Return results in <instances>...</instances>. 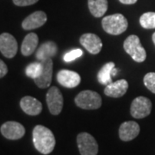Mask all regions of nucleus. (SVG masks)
I'll use <instances>...</instances> for the list:
<instances>
[{"mask_svg": "<svg viewBox=\"0 0 155 155\" xmlns=\"http://www.w3.org/2000/svg\"><path fill=\"white\" fill-rule=\"evenodd\" d=\"M33 143L36 150L42 154H48L55 147V138L49 128L37 125L33 129Z\"/></svg>", "mask_w": 155, "mask_h": 155, "instance_id": "nucleus-1", "label": "nucleus"}, {"mask_svg": "<svg viewBox=\"0 0 155 155\" xmlns=\"http://www.w3.org/2000/svg\"><path fill=\"white\" fill-rule=\"evenodd\" d=\"M127 20L122 14H114L104 17L102 20V26L104 31L112 35H118L125 32L127 28Z\"/></svg>", "mask_w": 155, "mask_h": 155, "instance_id": "nucleus-2", "label": "nucleus"}, {"mask_svg": "<svg viewBox=\"0 0 155 155\" xmlns=\"http://www.w3.org/2000/svg\"><path fill=\"white\" fill-rule=\"evenodd\" d=\"M75 104L83 110H97L102 105V98L97 92L93 91H83L75 97Z\"/></svg>", "mask_w": 155, "mask_h": 155, "instance_id": "nucleus-3", "label": "nucleus"}, {"mask_svg": "<svg viewBox=\"0 0 155 155\" xmlns=\"http://www.w3.org/2000/svg\"><path fill=\"white\" fill-rule=\"evenodd\" d=\"M123 48L126 53L132 57L136 62H143L147 58L146 50L142 47L140 41L137 35H129L123 42Z\"/></svg>", "mask_w": 155, "mask_h": 155, "instance_id": "nucleus-4", "label": "nucleus"}, {"mask_svg": "<svg viewBox=\"0 0 155 155\" xmlns=\"http://www.w3.org/2000/svg\"><path fill=\"white\" fill-rule=\"evenodd\" d=\"M77 143L81 155H97L98 145L91 134L86 132L78 134Z\"/></svg>", "mask_w": 155, "mask_h": 155, "instance_id": "nucleus-5", "label": "nucleus"}, {"mask_svg": "<svg viewBox=\"0 0 155 155\" xmlns=\"http://www.w3.org/2000/svg\"><path fill=\"white\" fill-rule=\"evenodd\" d=\"M151 110L152 102L145 97H138L134 98L130 107V114L136 119H141L149 116Z\"/></svg>", "mask_w": 155, "mask_h": 155, "instance_id": "nucleus-6", "label": "nucleus"}, {"mask_svg": "<svg viewBox=\"0 0 155 155\" xmlns=\"http://www.w3.org/2000/svg\"><path fill=\"white\" fill-rule=\"evenodd\" d=\"M46 101L50 113L52 115L58 116L62 110L64 104L63 96L61 91L56 86H52L47 93Z\"/></svg>", "mask_w": 155, "mask_h": 155, "instance_id": "nucleus-7", "label": "nucleus"}, {"mask_svg": "<svg viewBox=\"0 0 155 155\" xmlns=\"http://www.w3.org/2000/svg\"><path fill=\"white\" fill-rule=\"evenodd\" d=\"M17 41L15 37L9 33L0 35V52L6 58H13L17 53Z\"/></svg>", "mask_w": 155, "mask_h": 155, "instance_id": "nucleus-8", "label": "nucleus"}, {"mask_svg": "<svg viewBox=\"0 0 155 155\" xmlns=\"http://www.w3.org/2000/svg\"><path fill=\"white\" fill-rule=\"evenodd\" d=\"M1 134L8 140H19L25 134V128L21 123L17 122H5L0 128Z\"/></svg>", "mask_w": 155, "mask_h": 155, "instance_id": "nucleus-9", "label": "nucleus"}, {"mask_svg": "<svg viewBox=\"0 0 155 155\" xmlns=\"http://www.w3.org/2000/svg\"><path fill=\"white\" fill-rule=\"evenodd\" d=\"M79 41L85 49L91 54H97L103 47L101 39L95 34H84L79 39Z\"/></svg>", "mask_w": 155, "mask_h": 155, "instance_id": "nucleus-10", "label": "nucleus"}, {"mask_svg": "<svg viewBox=\"0 0 155 155\" xmlns=\"http://www.w3.org/2000/svg\"><path fill=\"white\" fill-rule=\"evenodd\" d=\"M57 81L64 87L74 88L80 84L81 78L76 72L70 70H61L57 73Z\"/></svg>", "mask_w": 155, "mask_h": 155, "instance_id": "nucleus-11", "label": "nucleus"}, {"mask_svg": "<svg viewBox=\"0 0 155 155\" xmlns=\"http://www.w3.org/2000/svg\"><path fill=\"white\" fill-rule=\"evenodd\" d=\"M43 65V70L41 76L35 80V84L39 88L45 89L48 87L52 82V76H53V61L52 59H47L41 61Z\"/></svg>", "mask_w": 155, "mask_h": 155, "instance_id": "nucleus-12", "label": "nucleus"}, {"mask_svg": "<svg viewBox=\"0 0 155 155\" xmlns=\"http://www.w3.org/2000/svg\"><path fill=\"white\" fill-rule=\"evenodd\" d=\"M47 14L43 11H35L26 17L22 23V27L25 30H31L43 26L47 22Z\"/></svg>", "mask_w": 155, "mask_h": 155, "instance_id": "nucleus-13", "label": "nucleus"}, {"mask_svg": "<svg viewBox=\"0 0 155 155\" xmlns=\"http://www.w3.org/2000/svg\"><path fill=\"white\" fill-rule=\"evenodd\" d=\"M140 130L137 122L134 121L123 122L119 127V137L122 141H130L138 136Z\"/></svg>", "mask_w": 155, "mask_h": 155, "instance_id": "nucleus-14", "label": "nucleus"}, {"mask_svg": "<svg viewBox=\"0 0 155 155\" xmlns=\"http://www.w3.org/2000/svg\"><path fill=\"white\" fill-rule=\"evenodd\" d=\"M20 106L22 110L29 116H37L42 110L41 103L33 97L26 96L20 101Z\"/></svg>", "mask_w": 155, "mask_h": 155, "instance_id": "nucleus-15", "label": "nucleus"}, {"mask_svg": "<svg viewBox=\"0 0 155 155\" xmlns=\"http://www.w3.org/2000/svg\"><path fill=\"white\" fill-rule=\"evenodd\" d=\"M128 89V83L125 79H120L116 82H112L106 85L104 94L110 97H121L126 94Z\"/></svg>", "mask_w": 155, "mask_h": 155, "instance_id": "nucleus-16", "label": "nucleus"}, {"mask_svg": "<svg viewBox=\"0 0 155 155\" xmlns=\"http://www.w3.org/2000/svg\"><path fill=\"white\" fill-rule=\"evenodd\" d=\"M58 48L54 41H46L43 44L40 46L36 54L35 57L36 59L40 61H44L47 59H52V57H54L57 54Z\"/></svg>", "mask_w": 155, "mask_h": 155, "instance_id": "nucleus-17", "label": "nucleus"}, {"mask_svg": "<svg viewBox=\"0 0 155 155\" xmlns=\"http://www.w3.org/2000/svg\"><path fill=\"white\" fill-rule=\"evenodd\" d=\"M39 42V38L35 33H29L23 39L21 47V52L23 56L31 55L36 49Z\"/></svg>", "mask_w": 155, "mask_h": 155, "instance_id": "nucleus-18", "label": "nucleus"}, {"mask_svg": "<svg viewBox=\"0 0 155 155\" xmlns=\"http://www.w3.org/2000/svg\"><path fill=\"white\" fill-rule=\"evenodd\" d=\"M88 7L92 16L103 17L108 10V0H88Z\"/></svg>", "mask_w": 155, "mask_h": 155, "instance_id": "nucleus-19", "label": "nucleus"}, {"mask_svg": "<svg viewBox=\"0 0 155 155\" xmlns=\"http://www.w3.org/2000/svg\"><path fill=\"white\" fill-rule=\"evenodd\" d=\"M115 67L114 62H108L100 69L97 73V80L101 84H109L112 83V69Z\"/></svg>", "mask_w": 155, "mask_h": 155, "instance_id": "nucleus-20", "label": "nucleus"}, {"mask_svg": "<svg viewBox=\"0 0 155 155\" xmlns=\"http://www.w3.org/2000/svg\"><path fill=\"white\" fill-rule=\"evenodd\" d=\"M42 70H43V65H42L41 61V62H34V63L29 64L28 67H26L25 72L28 78L35 79L41 76Z\"/></svg>", "mask_w": 155, "mask_h": 155, "instance_id": "nucleus-21", "label": "nucleus"}, {"mask_svg": "<svg viewBox=\"0 0 155 155\" xmlns=\"http://www.w3.org/2000/svg\"><path fill=\"white\" fill-rule=\"evenodd\" d=\"M141 27L147 29L155 28V12H146L140 17Z\"/></svg>", "mask_w": 155, "mask_h": 155, "instance_id": "nucleus-22", "label": "nucleus"}, {"mask_svg": "<svg viewBox=\"0 0 155 155\" xmlns=\"http://www.w3.org/2000/svg\"><path fill=\"white\" fill-rule=\"evenodd\" d=\"M145 86L155 94V72H148L145 75L144 78Z\"/></svg>", "mask_w": 155, "mask_h": 155, "instance_id": "nucleus-23", "label": "nucleus"}, {"mask_svg": "<svg viewBox=\"0 0 155 155\" xmlns=\"http://www.w3.org/2000/svg\"><path fill=\"white\" fill-rule=\"evenodd\" d=\"M82 55H83V51L79 48H77V49H73L66 53L63 56V60L65 62H71V61H73L78 58L81 57Z\"/></svg>", "mask_w": 155, "mask_h": 155, "instance_id": "nucleus-24", "label": "nucleus"}, {"mask_svg": "<svg viewBox=\"0 0 155 155\" xmlns=\"http://www.w3.org/2000/svg\"><path fill=\"white\" fill-rule=\"evenodd\" d=\"M38 1L39 0H13V3L17 6H28L32 5Z\"/></svg>", "mask_w": 155, "mask_h": 155, "instance_id": "nucleus-25", "label": "nucleus"}, {"mask_svg": "<svg viewBox=\"0 0 155 155\" xmlns=\"http://www.w3.org/2000/svg\"><path fill=\"white\" fill-rule=\"evenodd\" d=\"M7 72H8V67L6 64L2 60H0V78L5 77Z\"/></svg>", "mask_w": 155, "mask_h": 155, "instance_id": "nucleus-26", "label": "nucleus"}, {"mask_svg": "<svg viewBox=\"0 0 155 155\" xmlns=\"http://www.w3.org/2000/svg\"><path fill=\"white\" fill-rule=\"evenodd\" d=\"M123 5H134L137 2V0H119Z\"/></svg>", "mask_w": 155, "mask_h": 155, "instance_id": "nucleus-27", "label": "nucleus"}, {"mask_svg": "<svg viewBox=\"0 0 155 155\" xmlns=\"http://www.w3.org/2000/svg\"><path fill=\"white\" fill-rule=\"evenodd\" d=\"M117 71H118V70L116 69V67H114V68L112 69V76H113V77H114V76H116V73H117Z\"/></svg>", "mask_w": 155, "mask_h": 155, "instance_id": "nucleus-28", "label": "nucleus"}, {"mask_svg": "<svg viewBox=\"0 0 155 155\" xmlns=\"http://www.w3.org/2000/svg\"><path fill=\"white\" fill-rule=\"evenodd\" d=\"M153 43H154L155 45V32L153 33Z\"/></svg>", "mask_w": 155, "mask_h": 155, "instance_id": "nucleus-29", "label": "nucleus"}]
</instances>
